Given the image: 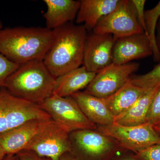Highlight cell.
<instances>
[{
    "label": "cell",
    "instance_id": "obj_30",
    "mask_svg": "<svg viewBox=\"0 0 160 160\" xmlns=\"http://www.w3.org/2000/svg\"><path fill=\"white\" fill-rule=\"evenodd\" d=\"M118 160H138L135 156L132 157L131 156H123L120 158Z\"/></svg>",
    "mask_w": 160,
    "mask_h": 160
},
{
    "label": "cell",
    "instance_id": "obj_13",
    "mask_svg": "<svg viewBox=\"0 0 160 160\" xmlns=\"http://www.w3.org/2000/svg\"><path fill=\"white\" fill-rule=\"evenodd\" d=\"M50 120H30L0 134V145L6 155L17 154L25 150L38 132Z\"/></svg>",
    "mask_w": 160,
    "mask_h": 160
},
{
    "label": "cell",
    "instance_id": "obj_5",
    "mask_svg": "<svg viewBox=\"0 0 160 160\" xmlns=\"http://www.w3.org/2000/svg\"><path fill=\"white\" fill-rule=\"evenodd\" d=\"M34 119L52 120L39 105L0 89V134Z\"/></svg>",
    "mask_w": 160,
    "mask_h": 160
},
{
    "label": "cell",
    "instance_id": "obj_8",
    "mask_svg": "<svg viewBox=\"0 0 160 160\" xmlns=\"http://www.w3.org/2000/svg\"><path fill=\"white\" fill-rule=\"evenodd\" d=\"M25 150L50 160H60L63 154L72 152L69 133L53 120H50L38 132Z\"/></svg>",
    "mask_w": 160,
    "mask_h": 160
},
{
    "label": "cell",
    "instance_id": "obj_15",
    "mask_svg": "<svg viewBox=\"0 0 160 160\" xmlns=\"http://www.w3.org/2000/svg\"><path fill=\"white\" fill-rule=\"evenodd\" d=\"M47 10L43 14L46 28L50 30L59 28L76 18L81 2L74 0H44Z\"/></svg>",
    "mask_w": 160,
    "mask_h": 160
},
{
    "label": "cell",
    "instance_id": "obj_19",
    "mask_svg": "<svg viewBox=\"0 0 160 160\" xmlns=\"http://www.w3.org/2000/svg\"><path fill=\"white\" fill-rule=\"evenodd\" d=\"M158 87L146 89L130 108L115 117L114 123L125 126H138L146 123L152 101Z\"/></svg>",
    "mask_w": 160,
    "mask_h": 160
},
{
    "label": "cell",
    "instance_id": "obj_33",
    "mask_svg": "<svg viewBox=\"0 0 160 160\" xmlns=\"http://www.w3.org/2000/svg\"><path fill=\"white\" fill-rule=\"evenodd\" d=\"M2 22H0V30H1V29H2Z\"/></svg>",
    "mask_w": 160,
    "mask_h": 160
},
{
    "label": "cell",
    "instance_id": "obj_23",
    "mask_svg": "<svg viewBox=\"0 0 160 160\" xmlns=\"http://www.w3.org/2000/svg\"><path fill=\"white\" fill-rule=\"evenodd\" d=\"M146 123H149L153 126L160 125V86L158 87L152 101Z\"/></svg>",
    "mask_w": 160,
    "mask_h": 160
},
{
    "label": "cell",
    "instance_id": "obj_31",
    "mask_svg": "<svg viewBox=\"0 0 160 160\" xmlns=\"http://www.w3.org/2000/svg\"><path fill=\"white\" fill-rule=\"evenodd\" d=\"M6 155L1 145H0V160H2Z\"/></svg>",
    "mask_w": 160,
    "mask_h": 160
},
{
    "label": "cell",
    "instance_id": "obj_25",
    "mask_svg": "<svg viewBox=\"0 0 160 160\" xmlns=\"http://www.w3.org/2000/svg\"><path fill=\"white\" fill-rule=\"evenodd\" d=\"M146 2V0H131L138 22L145 34L146 32V27L144 9Z\"/></svg>",
    "mask_w": 160,
    "mask_h": 160
},
{
    "label": "cell",
    "instance_id": "obj_28",
    "mask_svg": "<svg viewBox=\"0 0 160 160\" xmlns=\"http://www.w3.org/2000/svg\"><path fill=\"white\" fill-rule=\"evenodd\" d=\"M157 34H156V43L158 48L160 51V18L157 26Z\"/></svg>",
    "mask_w": 160,
    "mask_h": 160
},
{
    "label": "cell",
    "instance_id": "obj_11",
    "mask_svg": "<svg viewBox=\"0 0 160 160\" xmlns=\"http://www.w3.org/2000/svg\"><path fill=\"white\" fill-rule=\"evenodd\" d=\"M115 38L110 34L92 33L86 39L83 66L97 73L113 63Z\"/></svg>",
    "mask_w": 160,
    "mask_h": 160
},
{
    "label": "cell",
    "instance_id": "obj_1",
    "mask_svg": "<svg viewBox=\"0 0 160 160\" xmlns=\"http://www.w3.org/2000/svg\"><path fill=\"white\" fill-rule=\"evenodd\" d=\"M87 31L83 25L71 23L52 30L51 44L43 61L56 78L83 66Z\"/></svg>",
    "mask_w": 160,
    "mask_h": 160
},
{
    "label": "cell",
    "instance_id": "obj_32",
    "mask_svg": "<svg viewBox=\"0 0 160 160\" xmlns=\"http://www.w3.org/2000/svg\"><path fill=\"white\" fill-rule=\"evenodd\" d=\"M154 127L155 130H156V131L157 132L158 134H159V135L160 136V125H158V126H153Z\"/></svg>",
    "mask_w": 160,
    "mask_h": 160
},
{
    "label": "cell",
    "instance_id": "obj_24",
    "mask_svg": "<svg viewBox=\"0 0 160 160\" xmlns=\"http://www.w3.org/2000/svg\"><path fill=\"white\" fill-rule=\"evenodd\" d=\"M135 156L138 160H160V143L137 152Z\"/></svg>",
    "mask_w": 160,
    "mask_h": 160
},
{
    "label": "cell",
    "instance_id": "obj_6",
    "mask_svg": "<svg viewBox=\"0 0 160 160\" xmlns=\"http://www.w3.org/2000/svg\"><path fill=\"white\" fill-rule=\"evenodd\" d=\"M39 106L69 133L81 129H97L96 125L86 117L71 97H62L53 93Z\"/></svg>",
    "mask_w": 160,
    "mask_h": 160
},
{
    "label": "cell",
    "instance_id": "obj_3",
    "mask_svg": "<svg viewBox=\"0 0 160 160\" xmlns=\"http://www.w3.org/2000/svg\"><path fill=\"white\" fill-rule=\"evenodd\" d=\"M56 79L42 60H33L20 65L4 88L16 97L39 105L53 94Z\"/></svg>",
    "mask_w": 160,
    "mask_h": 160
},
{
    "label": "cell",
    "instance_id": "obj_20",
    "mask_svg": "<svg viewBox=\"0 0 160 160\" xmlns=\"http://www.w3.org/2000/svg\"><path fill=\"white\" fill-rule=\"evenodd\" d=\"M160 18V1L152 9L145 11L146 34L151 43L153 59L155 62L160 61V51L156 43L157 26Z\"/></svg>",
    "mask_w": 160,
    "mask_h": 160
},
{
    "label": "cell",
    "instance_id": "obj_27",
    "mask_svg": "<svg viewBox=\"0 0 160 160\" xmlns=\"http://www.w3.org/2000/svg\"><path fill=\"white\" fill-rule=\"evenodd\" d=\"M60 160H79L72 154L71 152H67L65 154H63Z\"/></svg>",
    "mask_w": 160,
    "mask_h": 160
},
{
    "label": "cell",
    "instance_id": "obj_4",
    "mask_svg": "<svg viewBox=\"0 0 160 160\" xmlns=\"http://www.w3.org/2000/svg\"><path fill=\"white\" fill-rule=\"evenodd\" d=\"M69 138L71 152L79 160H109L125 150L114 139L97 129L76 130L69 133Z\"/></svg>",
    "mask_w": 160,
    "mask_h": 160
},
{
    "label": "cell",
    "instance_id": "obj_22",
    "mask_svg": "<svg viewBox=\"0 0 160 160\" xmlns=\"http://www.w3.org/2000/svg\"><path fill=\"white\" fill-rule=\"evenodd\" d=\"M19 66L0 53V88H4L6 80Z\"/></svg>",
    "mask_w": 160,
    "mask_h": 160
},
{
    "label": "cell",
    "instance_id": "obj_17",
    "mask_svg": "<svg viewBox=\"0 0 160 160\" xmlns=\"http://www.w3.org/2000/svg\"><path fill=\"white\" fill-rule=\"evenodd\" d=\"M96 74L95 72L88 71L83 66L68 72L56 79L53 94L62 97H71L86 89Z\"/></svg>",
    "mask_w": 160,
    "mask_h": 160
},
{
    "label": "cell",
    "instance_id": "obj_14",
    "mask_svg": "<svg viewBox=\"0 0 160 160\" xmlns=\"http://www.w3.org/2000/svg\"><path fill=\"white\" fill-rule=\"evenodd\" d=\"M83 113L96 126H108L114 123V117L108 109L104 99L79 91L71 96Z\"/></svg>",
    "mask_w": 160,
    "mask_h": 160
},
{
    "label": "cell",
    "instance_id": "obj_12",
    "mask_svg": "<svg viewBox=\"0 0 160 160\" xmlns=\"http://www.w3.org/2000/svg\"><path fill=\"white\" fill-rule=\"evenodd\" d=\"M151 55V43L144 32L116 39L113 48L114 64L123 65Z\"/></svg>",
    "mask_w": 160,
    "mask_h": 160
},
{
    "label": "cell",
    "instance_id": "obj_26",
    "mask_svg": "<svg viewBox=\"0 0 160 160\" xmlns=\"http://www.w3.org/2000/svg\"><path fill=\"white\" fill-rule=\"evenodd\" d=\"M21 160H50L47 158L41 157L32 152L23 150L17 154Z\"/></svg>",
    "mask_w": 160,
    "mask_h": 160
},
{
    "label": "cell",
    "instance_id": "obj_9",
    "mask_svg": "<svg viewBox=\"0 0 160 160\" xmlns=\"http://www.w3.org/2000/svg\"><path fill=\"white\" fill-rule=\"evenodd\" d=\"M92 31L95 34H112L115 39L144 32L131 0H121L113 11L100 19Z\"/></svg>",
    "mask_w": 160,
    "mask_h": 160
},
{
    "label": "cell",
    "instance_id": "obj_18",
    "mask_svg": "<svg viewBox=\"0 0 160 160\" xmlns=\"http://www.w3.org/2000/svg\"><path fill=\"white\" fill-rule=\"evenodd\" d=\"M146 89L135 85L130 78L128 82L116 92L103 99L115 118L130 108Z\"/></svg>",
    "mask_w": 160,
    "mask_h": 160
},
{
    "label": "cell",
    "instance_id": "obj_16",
    "mask_svg": "<svg viewBox=\"0 0 160 160\" xmlns=\"http://www.w3.org/2000/svg\"><path fill=\"white\" fill-rule=\"evenodd\" d=\"M121 0H82L76 22L83 24L87 31L93 30L101 19L109 14Z\"/></svg>",
    "mask_w": 160,
    "mask_h": 160
},
{
    "label": "cell",
    "instance_id": "obj_29",
    "mask_svg": "<svg viewBox=\"0 0 160 160\" xmlns=\"http://www.w3.org/2000/svg\"><path fill=\"white\" fill-rule=\"evenodd\" d=\"M2 160H21L17 154L6 155Z\"/></svg>",
    "mask_w": 160,
    "mask_h": 160
},
{
    "label": "cell",
    "instance_id": "obj_7",
    "mask_svg": "<svg viewBox=\"0 0 160 160\" xmlns=\"http://www.w3.org/2000/svg\"><path fill=\"white\" fill-rule=\"evenodd\" d=\"M97 130L114 139L122 149L135 153L160 143V136L148 123L135 126H125L114 123L97 126Z\"/></svg>",
    "mask_w": 160,
    "mask_h": 160
},
{
    "label": "cell",
    "instance_id": "obj_2",
    "mask_svg": "<svg viewBox=\"0 0 160 160\" xmlns=\"http://www.w3.org/2000/svg\"><path fill=\"white\" fill-rule=\"evenodd\" d=\"M52 37V30L46 27L2 29L0 30V53L19 65L33 60H43Z\"/></svg>",
    "mask_w": 160,
    "mask_h": 160
},
{
    "label": "cell",
    "instance_id": "obj_10",
    "mask_svg": "<svg viewBox=\"0 0 160 160\" xmlns=\"http://www.w3.org/2000/svg\"><path fill=\"white\" fill-rule=\"evenodd\" d=\"M139 66L135 62L123 65L112 63L96 73L84 92L101 98L108 97L129 82L132 74L137 71Z\"/></svg>",
    "mask_w": 160,
    "mask_h": 160
},
{
    "label": "cell",
    "instance_id": "obj_21",
    "mask_svg": "<svg viewBox=\"0 0 160 160\" xmlns=\"http://www.w3.org/2000/svg\"><path fill=\"white\" fill-rule=\"evenodd\" d=\"M132 82L145 89L155 88L160 86V63L146 74L131 78Z\"/></svg>",
    "mask_w": 160,
    "mask_h": 160
}]
</instances>
